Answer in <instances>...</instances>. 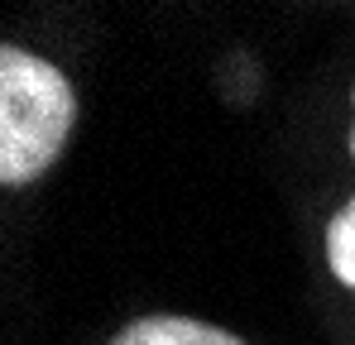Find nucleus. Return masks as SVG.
<instances>
[{
  "label": "nucleus",
  "mask_w": 355,
  "mask_h": 345,
  "mask_svg": "<svg viewBox=\"0 0 355 345\" xmlns=\"http://www.w3.org/2000/svg\"><path fill=\"white\" fill-rule=\"evenodd\" d=\"M77 120V96L53 62L5 48L0 53V182L19 187L44 177Z\"/></svg>",
  "instance_id": "obj_1"
},
{
  "label": "nucleus",
  "mask_w": 355,
  "mask_h": 345,
  "mask_svg": "<svg viewBox=\"0 0 355 345\" xmlns=\"http://www.w3.org/2000/svg\"><path fill=\"white\" fill-rule=\"evenodd\" d=\"M111 345H240L231 331L192 321V317H144L130 321Z\"/></svg>",
  "instance_id": "obj_2"
},
{
  "label": "nucleus",
  "mask_w": 355,
  "mask_h": 345,
  "mask_svg": "<svg viewBox=\"0 0 355 345\" xmlns=\"http://www.w3.org/2000/svg\"><path fill=\"white\" fill-rule=\"evenodd\" d=\"M327 259H331V274L346 288H355V197H351V206L327 226Z\"/></svg>",
  "instance_id": "obj_3"
},
{
  "label": "nucleus",
  "mask_w": 355,
  "mask_h": 345,
  "mask_svg": "<svg viewBox=\"0 0 355 345\" xmlns=\"http://www.w3.org/2000/svg\"><path fill=\"white\" fill-rule=\"evenodd\" d=\"M351 154H355V130H351Z\"/></svg>",
  "instance_id": "obj_4"
}]
</instances>
